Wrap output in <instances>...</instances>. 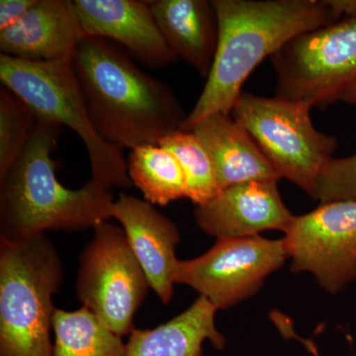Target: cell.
<instances>
[{"label": "cell", "instance_id": "obj_6", "mask_svg": "<svg viewBox=\"0 0 356 356\" xmlns=\"http://www.w3.org/2000/svg\"><path fill=\"white\" fill-rule=\"evenodd\" d=\"M311 109L303 102L243 92L231 115L252 136L280 177L314 199L318 178L334 158L337 140L315 128Z\"/></svg>", "mask_w": 356, "mask_h": 356}, {"label": "cell", "instance_id": "obj_15", "mask_svg": "<svg viewBox=\"0 0 356 356\" xmlns=\"http://www.w3.org/2000/svg\"><path fill=\"white\" fill-rule=\"evenodd\" d=\"M191 132L209 154L220 192L243 182L280 179L257 142L231 114L210 115Z\"/></svg>", "mask_w": 356, "mask_h": 356}, {"label": "cell", "instance_id": "obj_21", "mask_svg": "<svg viewBox=\"0 0 356 356\" xmlns=\"http://www.w3.org/2000/svg\"><path fill=\"white\" fill-rule=\"evenodd\" d=\"M38 123L34 112L9 89L0 88V177L24 152Z\"/></svg>", "mask_w": 356, "mask_h": 356}, {"label": "cell", "instance_id": "obj_12", "mask_svg": "<svg viewBox=\"0 0 356 356\" xmlns=\"http://www.w3.org/2000/svg\"><path fill=\"white\" fill-rule=\"evenodd\" d=\"M88 37L111 40L149 67H165L177 57L159 31L149 1L74 0Z\"/></svg>", "mask_w": 356, "mask_h": 356}, {"label": "cell", "instance_id": "obj_20", "mask_svg": "<svg viewBox=\"0 0 356 356\" xmlns=\"http://www.w3.org/2000/svg\"><path fill=\"white\" fill-rule=\"evenodd\" d=\"M177 158L186 180V198L196 206L209 202L220 193L214 166L197 136L178 130L159 143Z\"/></svg>", "mask_w": 356, "mask_h": 356}, {"label": "cell", "instance_id": "obj_23", "mask_svg": "<svg viewBox=\"0 0 356 356\" xmlns=\"http://www.w3.org/2000/svg\"><path fill=\"white\" fill-rule=\"evenodd\" d=\"M36 2L37 0H0V32L16 24Z\"/></svg>", "mask_w": 356, "mask_h": 356}, {"label": "cell", "instance_id": "obj_4", "mask_svg": "<svg viewBox=\"0 0 356 356\" xmlns=\"http://www.w3.org/2000/svg\"><path fill=\"white\" fill-rule=\"evenodd\" d=\"M63 281L48 236L0 240V356H53V300Z\"/></svg>", "mask_w": 356, "mask_h": 356}, {"label": "cell", "instance_id": "obj_26", "mask_svg": "<svg viewBox=\"0 0 356 356\" xmlns=\"http://www.w3.org/2000/svg\"><path fill=\"white\" fill-rule=\"evenodd\" d=\"M318 356H320V355H318Z\"/></svg>", "mask_w": 356, "mask_h": 356}, {"label": "cell", "instance_id": "obj_18", "mask_svg": "<svg viewBox=\"0 0 356 356\" xmlns=\"http://www.w3.org/2000/svg\"><path fill=\"white\" fill-rule=\"evenodd\" d=\"M53 356H126L127 343L110 331L86 307L76 311L56 309Z\"/></svg>", "mask_w": 356, "mask_h": 356}, {"label": "cell", "instance_id": "obj_10", "mask_svg": "<svg viewBox=\"0 0 356 356\" xmlns=\"http://www.w3.org/2000/svg\"><path fill=\"white\" fill-rule=\"evenodd\" d=\"M284 234L292 273H311L331 294L356 280V200L321 203Z\"/></svg>", "mask_w": 356, "mask_h": 356}, {"label": "cell", "instance_id": "obj_7", "mask_svg": "<svg viewBox=\"0 0 356 356\" xmlns=\"http://www.w3.org/2000/svg\"><path fill=\"white\" fill-rule=\"evenodd\" d=\"M275 96L325 107L356 79V18L300 34L270 58Z\"/></svg>", "mask_w": 356, "mask_h": 356}, {"label": "cell", "instance_id": "obj_25", "mask_svg": "<svg viewBox=\"0 0 356 356\" xmlns=\"http://www.w3.org/2000/svg\"><path fill=\"white\" fill-rule=\"evenodd\" d=\"M339 102L355 105L356 106V79L343 91V95L339 98Z\"/></svg>", "mask_w": 356, "mask_h": 356}, {"label": "cell", "instance_id": "obj_17", "mask_svg": "<svg viewBox=\"0 0 356 356\" xmlns=\"http://www.w3.org/2000/svg\"><path fill=\"white\" fill-rule=\"evenodd\" d=\"M217 309L203 296L187 310L152 330H134L126 356H203V344L210 341L224 350L226 339L215 324Z\"/></svg>", "mask_w": 356, "mask_h": 356}, {"label": "cell", "instance_id": "obj_22", "mask_svg": "<svg viewBox=\"0 0 356 356\" xmlns=\"http://www.w3.org/2000/svg\"><path fill=\"white\" fill-rule=\"evenodd\" d=\"M314 199L321 203L356 200V154L348 158H332L324 166Z\"/></svg>", "mask_w": 356, "mask_h": 356}, {"label": "cell", "instance_id": "obj_2", "mask_svg": "<svg viewBox=\"0 0 356 356\" xmlns=\"http://www.w3.org/2000/svg\"><path fill=\"white\" fill-rule=\"evenodd\" d=\"M89 118L118 149L159 145L187 115L172 89L107 40L86 37L72 56Z\"/></svg>", "mask_w": 356, "mask_h": 356}, {"label": "cell", "instance_id": "obj_5", "mask_svg": "<svg viewBox=\"0 0 356 356\" xmlns=\"http://www.w3.org/2000/svg\"><path fill=\"white\" fill-rule=\"evenodd\" d=\"M0 81L38 120L65 126L79 136L88 151L91 180L110 191L133 186L121 149L102 139L89 118L72 58L30 62L0 54Z\"/></svg>", "mask_w": 356, "mask_h": 356}, {"label": "cell", "instance_id": "obj_13", "mask_svg": "<svg viewBox=\"0 0 356 356\" xmlns=\"http://www.w3.org/2000/svg\"><path fill=\"white\" fill-rule=\"evenodd\" d=\"M112 218L120 222L149 286L168 305L173 297L175 248L180 243L177 225L153 204L123 193L114 201Z\"/></svg>", "mask_w": 356, "mask_h": 356}, {"label": "cell", "instance_id": "obj_14", "mask_svg": "<svg viewBox=\"0 0 356 356\" xmlns=\"http://www.w3.org/2000/svg\"><path fill=\"white\" fill-rule=\"evenodd\" d=\"M86 37L74 0H37L24 17L0 32V54L54 62L72 58Z\"/></svg>", "mask_w": 356, "mask_h": 356}, {"label": "cell", "instance_id": "obj_1", "mask_svg": "<svg viewBox=\"0 0 356 356\" xmlns=\"http://www.w3.org/2000/svg\"><path fill=\"white\" fill-rule=\"evenodd\" d=\"M219 22L214 62L202 92L180 130L206 117L231 114L255 67L303 33L341 18L327 0H212Z\"/></svg>", "mask_w": 356, "mask_h": 356}, {"label": "cell", "instance_id": "obj_19", "mask_svg": "<svg viewBox=\"0 0 356 356\" xmlns=\"http://www.w3.org/2000/svg\"><path fill=\"white\" fill-rule=\"evenodd\" d=\"M128 175L153 205L165 206L186 197V180L177 158L159 145L135 147L129 156Z\"/></svg>", "mask_w": 356, "mask_h": 356}, {"label": "cell", "instance_id": "obj_11", "mask_svg": "<svg viewBox=\"0 0 356 356\" xmlns=\"http://www.w3.org/2000/svg\"><path fill=\"white\" fill-rule=\"evenodd\" d=\"M199 228L219 238H248L268 229L287 231L294 219L277 181H248L229 186L194 210Z\"/></svg>", "mask_w": 356, "mask_h": 356}, {"label": "cell", "instance_id": "obj_8", "mask_svg": "<svg viewBox=\"0 0 356 356\" xmlns=\"http://www.w3.org/2000/svg\"><path fill=\"white\" fill-rule=\"evenodd\" d=\"M81 254L76 280L77 298L110 331L132 334L134 316L149 291L144 269L122 227L104 222Z\"/></svg>", "mask_w": 356, "mask_h": 356}, {"label": "cell", "instance_id": "obj_24", "mask_svg": "<svg viewBox=\"0 0 356 356\" xmlns=\"http://www.w3.org/2000/svg\"><path fill=\"white\" fill-rule=\"evenodd\" d=\"M327 2L339 17L356 18V0H327Z\"/></svg>", "mask_w": 356, "mask_h": 356}, {"label": "cell", "instance_id": "obj_16", "mask_svg": "<svg viewBox=\"0 0 356 356\" xmlns=\"http://www.w3.org/2000/svg\"><path fill=\"white\" fill-rule=\"evenodd\" d=\"M149 4L173 53L207 79L219 40V22L212 0H156Z\"/></svg>", "mask_w": 356, "mask_h": 356}, {"label": "cell", "instance_id": "obj_9", "mask_svg": "<svg viewBox=\"0 0 356 356\" xmlns=\"http://www.w3.org/2000/svg\"><path fill=\"white\" fill-rule=\"evenodd\" d=\"M287 259L283 238H219L200 257L178 259L173 280L193 288L217 310H225L257 294Z\"/></svg>", "mask_w": 356, "mask_h": 356}, {"label": "cell", "instance_id": "obj_3", "mask_svg": "<svg viewBox=\"0 0 356 356\" xmlns=\"http://www.w3.org/2000/svg\"><path fill=\"white\" fill-rule=\"evenodd\" d=\"M63 128L38 120L20 158L0 177V240L19 242L47 231L95 229L111 219L110 189L91 179L70 189L58 179L51 154Z\"/></svg>", "mask_w": 356, "mask_h": 356}]
</instances>
